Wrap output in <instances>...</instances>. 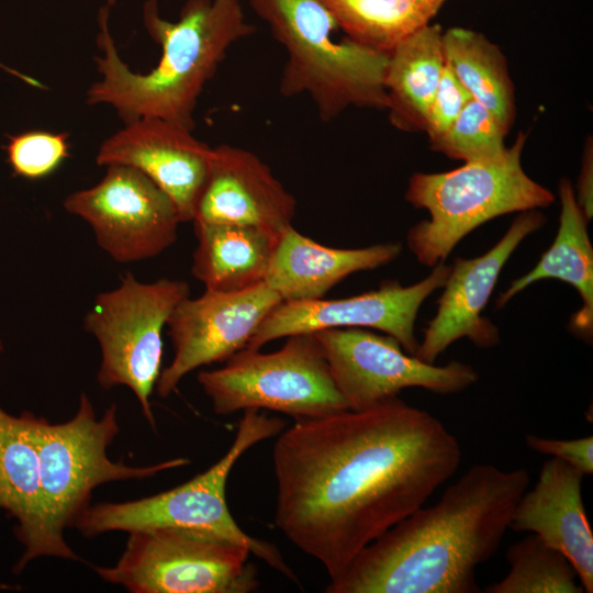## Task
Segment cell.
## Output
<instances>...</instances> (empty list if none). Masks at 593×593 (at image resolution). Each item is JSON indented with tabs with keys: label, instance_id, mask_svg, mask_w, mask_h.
Returning <instances> with one entry per match:
<instances>
[{
	"label": "cell",
	"instance_id": "cell-1",
	"mask_svg": "<svg viewBox=\"0 0 593 593\" xmlns=\"http://www.w3.org/2000/svg\"><path fill=\"white\" fill-rule=\"evenodd\" d=\"M272 458L276 526L333 580L455 474L461 447L440 419L395 396L295 421Z\"/></svg>",
	"mask_w": 593,
	"mask_h": 593
},
{
	"label": "cell",
	"instance_id": "cell-2",
	"mask_svg": "<svg viewBox=\"0 0 593 593\" xmlns=\"http://www.w3.org/2000/svg\"><path fill=\"white\" fill-rule=\"evenodd\" d=\"M529 482L523 468L470 467L438 502L365 547L325 592H481L477 570L496 553Z\"/></svg>",
	"mask_w": 593,
	"mask_h": 593
},
{
	"label": "cell",
	"instance_id": "cell-3",
	"mask_svg": "<svg viewBox=\"0 0 593 593\" xmlns=\"http://www.w3.org/2000/svg\"><path fill=\"white\" fill-rule=\"evenodd\" d=\"M144 25L161 47L158 64L135 74L121 60L102 8L97 37L102 57L97 66L102 79L87 92L90 104L112 105L125 123L159 118L193 130V112L205 83L214 76L228 48L254 33L240 0H188L180 18L159 15L157 0L143 7Z\"/></svg>",
	"mask_w": 593,
	"mask_h": 593
},
{
	"label": "cell",
	"instance_id": "cell-4",
	"mask_svg": "<svg viewBox=\"0 0 593 593\" xmlns=\"http://www.w3.org/2000/svg\"><path fill=\"white\" fill-rule=\"evenodd\" d=\"M287 53L279 90L306 94L322 121L350 107L387 109L384 74L389 54L365 47L338 29L320 0H248Z\"/></svg>",
	"mask_w": 593,
	"mask_h": 593
},
{
	"label": "cell",
	"instance_id": "cell-5",
	"mask_svg": "<svg viewBox=\"0 0 593 593\" xmlns=\"http://www.w3.org/2000/svg\"><path fill=\"white\" fill-rule=\"evenodd\" d=\"M286 424L258 409L244 410L227 452L206 471L171 490L135 501L89 506L76 521L85 537L107 532H136L154 528L193 530L249 549L291 581L298 578L280 550L271 542L246 534L232 516L226 502V483L236 461L256 444L279 435Z\"/></svg>",
	"mask_w": 593,
	"mask_h": 593
},
{
	"label": "cell",
	"instance_id": "cell-6",
	"mask_svg": "<svg viewBox=\"0 0 593 593\" xmlns=\"http://www.w3.org/2000/svg\"><path fill=\"white\" fill-rule=\"evenodd\" d=\"M525 139L519 134L497 159L411 177L405 200L429 213V219L412 226L406 236L419 264L434 267L444 262L465 236L490 220L547 208L555 201L553 194L522 167Z\"/></svg>",
	"mask_w": 593,
	"mask_h": 593
},
{
	"label": "cell",
	"instance_id": "cell-7",
	"mask_svg": "<svg viewBox=\"0 0 593 593\" xmlns=\"http://www.w3.org/2000/svg\"><path fill=\"white\" fill-rule=\"evenodd\" d=\"M38 461L40 485L45 512L53 532L64 537L90 506L92 491L104 483L154 477L190 463L178 457L150 466L112 461L107 448L119 434L116 405L97 418L93 404L81 393L79 406L64 423H51L31 412L21 414Z\"/></svg>",
	"mask_w": 593,
	"mask_h": 593
},
{
	"label": "cell",
	"instance_id": "cell-8",
	"mask_svg": "<svg viewBox=\"0 0 593 593\" xmlns=\"http://www.w3.org/2000/svg\"><path fill=\"white\" fill-rule=\"evenodd\" d=\"M198 382L219 415L258 409L299 421L349 410L314 333L290 335L273 353L245 348Z\"/></svg>",
	"mask_w": 593,
	"mask_h": 593
},
{
	"label": "cell",
	"instance_id": "cell-9",
	"mask_svg": "<svg viewBox=\"0 0 593 593\" xmlns=\"http://www.w3.org/2000/svg\"><path fill=\"white\" fill-rule=\"evenodd\" d=\"M188 296L190 287L183 280L160 278L145 283L126 272L116 288L96 296L83 318L86 332L100 346V387L130 388L153 428L149 398L161 372L163 331Z\"/></svg>",
	"mask_w": 593,
	"mask_h": 593
},
{
	"label": "cell",
	"instance_id": "cell-10",
	"mask_svg": "<svg viewBox=\"0 0 593 593\" xmlns=\"http://www.w3.org/2000/svg\"><path fill=\"white\" fill-rule=\"evenodd\" d=\"M246 547L176 528L130 533L119 561L93 567L107 582L133 593H248L258 585Z\"/></svg>",
	"mask_w": 593,
	"mask_h": 593
},
{
	"label": "cell",
	"instance_id": "cell-11",
	"mask_svg": "<svg viewBox=\"0 0 593 593\" xmlns=\"http://www.w3.org/2000/svg\"><path fill=\"white\" fill-rule=\"evenodd\" d=\"M336 388L349 410H363L398 396L407 388L439 395L459 393L475 384L477 370L452 360L428 363L407 354L389 335L365 328H327L314 332Z\"/></svg>",
	"mask_w": 593,
	"mask_h": 593
},
{
	"label": "cell",
	"instance_id": "cell-12",
	"mask_svg": "<svg viewBox=\"0 0 593 593\" xmlns=\"http://www.w3.org/2000/svg\"><path fill=\"white\" fill-rule=\"evenodd\" d=\"M64 208L86 221L99 247L120 264L159 255L176 242L181 223L170 198L126 165L107 166L97 184L66 197Z\"/></svg>",
	"mask_w": 593,
	"mask_h": 593
},
{
	"label": "cell",
	"instance_id": "cell-13",
	"mask_svg": "<svg viewBox=\"0 0 593 593\" xmlns=\"http://www.w3.org/2000/svg\"><path fill=\"white\" fill-rule=\"evenodd\" d=\"M450 266L440 262L418 282L403 287L399 281H383L377 290L344 299L281 301L264 320L246 349H260L278 338L327 328H372L395 338L414 355L418 340L415 320L423 302L443 288Z\"/></svg>",
	"mask_w": 593,
	"mask_h": 593
},
{
	"label": "cell",
	"instance_id": "cell-14",
	"mask_svg": "<svg viewBox=\"0 0 593 593\" xmlns=\"http://www.w3.org/2000/svg\"><path fill=\"white\" fill-rule=\"evenodd\" d=\"M281 301L265 282L237 292L205 290L182 300L167 322L174 358L160 372L157 394L167 398L189 372L245 349Z\"/></svg>",
	"mask_w": 593,
	"mask_h": 593
},
{
	"label": "cell",
	"instance_id": "cell-15",
	"mask_svg": "<svg viewBox=\"0 0 593 593\" xmlns=\"http://www.w3.org/2000/svg\"><path fill=\"white\" fill-rule=\"evenodd\" d=\"M546 222L536 210L522 212L503 237L485 254L472 258H456L440 298L437 312L424 331L415 356L434 363L452 343L468 338L479 348H491L500 343V332L481 316L502 268L522 240Z\"/></svg>",
	"mask_w": 593,
	"mask_h": 593
},
{
	"label": "cell",
	"instance_id": "cell-16",
	"mask_svg": "<svg viewBox=\"0 0 593 593\" xmlns=\"http://www.w3.org/2000/svg\"><path fill=\"white\" fill-rule=\"evenodd\" d=\"M192 130L159 118H141L107 138L99 166H131L157 184L174 202L181 222L193 221L205 186L212 148Z\"/></svg>",
	"mask_w": 593,
	"mask_h": 593
},
{
	"label": "cell",
	"instance_id": "cell-17",
	"mask_svg": "<svg viewBox=\"0 0 593 593\" xmlns=\"http://www.w3.org/2000/svg\"><path fill=\"white\" fill-rule=\"evenodd\" d=\"M295 208L294 197L257 155L223 144L212 148L192 222L248 225L280 235L292 226Z\"/></svg>",
	"mask_w": 593,
	"mask_h": 593
},
{
	"label": "cell",
	"instance_id": "cell-18",
	"mask_svg": "<svg viewBox=\"0 0 593 593\" xmlns=\"http://www.w3.org/2000/svg\"><path fill=\"white\" fill-rule=\"evenodd\" d=\"M583 474L551 457L514 510L510 528L536 534L574 567L584 592H593V533L583 499Z\"/></svg>",
	"mask_w": 593,
	"mask_h": 593
},
{
	"label": "cell",
	"instance_id": "cell-19",
	"mask_svg": "<svg viewBox=\"0 0 593 593\" xmlns=\"http://www.w3.org/2000/svg\"><path fill=\"white\" fill-rule=\"evenodd\" d=\"M0 510L16 519L13 532L24 546L14 572H21L30 561L40 557L80 560L65 538L56 535L49 525L40 485L36 450L22 416H12L1 407Z\"/></svg>",
	"mask_w": 593,
	"mask_h": 593
},
{
	"label": "cell",
	"instance_id": "cell-20",
	"mask_svg": "<svg viewBox=\"0 0 593 593\" xmlns=\"http://www.w3.org/2000/svg\"><path fill=\"white\" fill-rule=\"evenodd\" d=\"M401 251L399 242L354 249L327 247L290 226L279 237L265 283L282 301L322 299L349 275L382 267Z\"/></svg>",
	"mask_w": 593,
	"mask_h": 593
},
{
	"label": "cell",
	"instance_id": "cell-21",
	"mask_svg": "<svg viewBox=\"0 0 593 593\" xmlns=\"http://www.w3.org/2000/svg\"><path fill=\"white\" fill-rule=\"evenodd\" d=\"M561 213L557 236L538 264L525 276L514 280L502 293L496 307L545 279H558L572 286L582 299L581 309L572 316L573 333L586 340L593 334V248L588 234V219L579 205L568 179L559 183Z\"/></svg>",
	"mask_w": 593,
	"mask_h": 593
},
{
	"label": "cell",
	"instance_id": "cell-22",
	"mask_svg": "<svg viewBox=\"0 0 593 593\" xmlns=\"http://www.w3.org/2000/svg\"><path fill=\"white\" fill-rule=\"evenodd\" d=\"M191 273L205 290L237 292L265 282L279 234L248 225L194 223Z\"/></svg>",
	"mask_w": 593,
	"mask_h": 593
},
{
	"label": "cell",
	"instance_id": "cell-23",
	"mask_svg": "<svg viewBox=\"0 0 593 593\" xmlns=\"http://www.w3.org/2000/svg\"><path fill=\"white\" fill-rule=\"evenodd\" d=\"M445 64L439 25H425L390 52L384 74L385 110L395 127L425 131L428 110Z\"/></svg>",
	"mask_w": 593,
	"mask_h": 593
},
{
	"label": "cell",
	"instance_id": "cell-24",
	"mask_svg": "<svg viewBox=\"0 0 593 593\" xmlns=\"http://www.w3.org/2000/svg\"><path fill=\"white\" fill-rule=\"evenodd\" d=\"M443 47L455 76L508 131L515 114L514 89L500 48L483 34L462 27L444 32Z\"/></svg>",
	"mask_w": 593,
	"mask_h": 593
},
{
	"label": "cell",
	"instance_id": "cell-25",
	"mask_svg": "<svg viewBox=\"0 0 593 593\" xmlns=\"http://www.w3.org/2000/svg\"><path fill=\"white\" fill-rule=\"evenodd\" d=\"M349 40L390 52L429 24L445 0H320Z\"/></svg>",
	"mask_w": 593,
	"mask_h": 593
},
{
	"label": "cell",
	"instance_id": "cell-26",
	"mask_svg": "<svg viewBox=\"0 0 593 593\" xmlns=\"http://www.w3.org/2000/svg\"><path fill=\"white\" fill-rule=\"evenodd\" d=\"M508 573L485 593H583L569 559L530 533L507 548Z\"/></svg>",
	"mask_w": 593,
	"mask_h": 593
},
{
	"label": "cell",
	"instance_id": "cell-27",
	"mask_svg": "<svg viewBox=\"0 0 593 593\" xmlns=\"http://www.w3.org/2000/svg\"><path fill=\"white\" fill-rule=\"evenodd\" d=\"M507 130L497 118L479 101L472 99L462 109L451 126L432 147L446 156L465 163L497 159L506 152L504 137Z\"/></svg>",
	"mask_w": 593,
	"mask_h": 593
},
{
	"label": "cell",
	"instance_id": "cell-28",
	"mask_svg": "<svg viewBox=\"0 0 593 593\" xmlns=\"http://www.w3.org/2000/svg\"><path fill=\"white\" fill-rule=\"evenodd\" d=\"M4 149L15 176L38 180L56 171L65 161L69 143L64 133L29 131L9 136Z\"/></svg>",
	"mask_w": 593,
	"mask_h": 593
},
{
	"label": "cell",
	"instance_id": "cell-29",
	"mask_svg": "<svg viewBox=\"0 0 593 593\" xmlns=\"http://www.w3.org/2000/svg\"><path fill=\"white\" fill-rule=\"evenodd\" d=\"M472 99L470 92L445 64L427 114L425 131L429 141L433 142L441 136Z\"/></svg>",
	"mask_w": 593,
	"mask_h": 593
},
{
	"label": "cell",
	"instance_id": "cell-30",
	"mask_svg": "<svg viewBox=\"0 0 593 593\" xmlns=\"http://www.w3.org/2000/svg\"><path fill=\"white\" fill-rule=\"evenodd\" d=\"M528 448L542 455L558 458L579 470L583 475L593 473V436L574 439H552L526 435Z\"/></svg>",
	"mask_w": 593,
	"mask_h": 593
},
{
	"label": "cell",
	"instance_id": "cell-31",
	"mask_svg": "<svg viewBox=\"0 0 593 593\" xmlns=\"http://www.w3.org/2000/svg\"><path fill=\"white\" fill-rule=\"evenodd\" d=\"M593 174V160H592V144L585 146V153L582 160V167L579 178V197L577 199L579 205L583 210L588 220L592 217L593 201H592V175Z\"/></svg>",
	"mask_w": 593,
	"mask_h": 593
}]
</instances>
